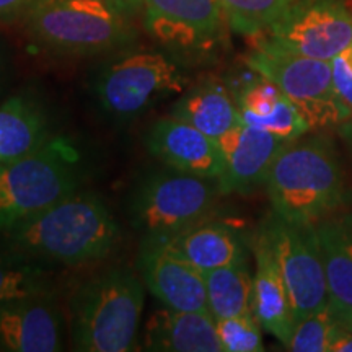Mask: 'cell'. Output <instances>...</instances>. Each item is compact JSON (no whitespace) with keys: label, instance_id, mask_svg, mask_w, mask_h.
Instances as JSON below:
<instances>
[{"label":"cell","instance_id":"23","mask_svg":"<svg viewBox=\"0 0 352 352\" xmlns=\"http://www.w3.org/2000/svg\"><path fill=\"white\" fill-rule=\"evenodd\" d=\"M208 308L214 320L252 314L253 277L245 263L204 272Z\"/></svg>","mask_w":352,"mask_h":352},{"label":"cell","instance_id":"5","mask_svg":"<svg viewBox=\"0 0 352 352\" xmlns=\"http://www.w3.org/2000/svg\"><path fill=\"white\" fill-rule=\"evenodd\" d=\"M222 195L219 179L173 168L152 171L135 184L129 199L132 227L144 240L168 241L199 226Z\"/></svg>","mask_w":352,"mask_h":352},{"label":"cell","instance_id":"8","mask_svg":"<svg viewBox=\"0 0 352 352\" xmlns=\"http://www.w3.org/2000/svg\"><path fill=\"white\" fill-rule=\"evenodd\" d=\"M90 88L101 111L114 120L127 121L158 101L183 94L186 78L165 54L134 51L100 65Z\"/></svg>","mask_w":352,"mask_h":352},{"label":"cell","instance_id":"13","mask_svg":"<svg viewBox=\"0 0 352 352\" xmlns=\"http://www.w3.org/2000/svg\"><path fill=\"white\" fill-rule=\"evenodd\" d=\"M147 151L168 168L215 178L223 171V153L215 139L173 116L153 121L145 134Z\"/></svg>","mask_w":352,"mask_h":352},{"label":"cell","instance_id":"2","mask_svg":"<svg viewBox=\"0 0 352 352\" xmlns=\"http://www.w3.org/2000/svg\"><path fill=\"white\" fill-rule=\"evenodd\" d=\"M302 138L280 148L264 184L274 214L290 222L315 226L340 212L349 192L331 140L323 132Z\"/></svg>","mask_w":352,"mask_h":352},{"label":"cell","instance_id":"10","mask_svg":"<svg viewBox=\"0 0 352 352\" xmlns=\"http://www.w3.org/2000/svg\"><path fill=\"white\" fill-rule=\"evenodd\" d=\"M266 32L284 50L331 60L352 44V12L341 0H296Z\"/></svg>","mask_w":352,"mask_h":352},{"label":"cell","instance_id":"24","mask_svg":"<svg viewBox=\"0 0 352 352\" xmlns=\"http://www.w3.org/2000/svg\"><path fill=\"white\" fill-rule=\"evenodd\" d=\"M54 296V276L43 264L0 254V307L30 297Z\"/></svg>","mask_w":352,"mask_h":352},{"label":"cell","instance_id":"30","mask_svg":"<svg viewBox=\"0 0 352 352\" xmlns=\"http://www.w3.org/2000/svg\"><path fill=\"white\" fill-rule=\"evenodd\" d=\"M329 352H352V328H346L340 323L329 346Z\"/></svg>","mask_w":352,"mask_h":352},{"label":"cell","instance_id":"22","mask_svg":"<svg viewBox=\"0 0 352 352\" xmlns=\"http://www.w3.org/2000/svg\"><path fill=\"white\" fill-rule=\"evenodd\" d=\"M168 241L202 272L246 261L239 235L223 223L204 220Z\"/></svg>","mask_w":352,"mask_h":352},{"label":"cell","instance_id":"28","mask_svg":"<svg viewBox=\"0 0 352 352\" xmlns=\"http://www.w3.org/2000/svg\"><path fill=\"white\" fill-rule=\"evenodd\" d=\"M334 90L352 118V44L331 59Z\"/></svg>","mask_w":352,"mask_h":352},{"label":"cell","instance_id":"11","mask_svg":"<svg viewBox=\"0 0 352 352\" xmlns=\"http://www.w3.org/2000/svg\"><path fill=\"white\" fill-rule=\"evenodd\" d=\"M138 267L145 289L162 305L182 311H209L204 272L170 241L144 240Z\"/></svg>","mask_w":352,"mask_h":352},{"label":"cell","instance_id":"19","mask_svg":"<svg viewBox=\"0 0 352 352\" xmlns=\"http://www.w3.org/2000/svg\"><path fill=\"white\" fill-rule=\"evenodd\" d=\"M254 258L256 274L253 276L252 311L261 328L285 346L297 321L274 254L261 233L254 241Z\"/></svg>","mask_w":352,"mask_h":352},{"label":"cell","instance_id":"15","mask_svg":"<svg viewBox=\"0 0 352 352\" xmlns=\"http://www.w3.org/2000/svg\"><path fill=\"white\" fill-rule=\"evenodd\" d=\"M64 349V318L54 296L30 297L0 307V351Z\"/></svg>","mask_w":352,"mask_h":352},{"label":"cell","instance_id":"29","mask_svg":"<svg viewBox=\"0 0 352 352\" xmlns=\"http://www.w3.org/2000/svg\"><path fill=\"white\" fill-rule=\"evenodd\" d=\"M34 0H0V21L23 16Z\"/></svg>","mask_w":352,"mask_h":352},{"label":"cell","instance_id":"26","mask_svg":"<svg viewBox=\"0 0 352 352\" xmlns=\"http://www.w3.org/2000/svg\"><path fill=\"white\" fill-rule=\"evenodd\" d=\"M338 327L340 321L327 305L297 321L285 347L294 352H329Z\"/></svg>","mask_w":352,"mask_h":352},{"label":"cell","instance_id":"6","mask_svg":"<svg viewBox=\"0 0 352 352\" xmlns=\"http://www.w3.org/2000/svg\"><path fill=\"white\" fill-rule=\"evenodd\" d=\"M82 179L80 158L60 140L0 165V233L80 189Z\"/></svg>","mask_w":352,"mask_h":352},{"label":"cell","instance_id":"32","mask_svg":"<svg viewBox=\"0 0 352 352\" xmlns=\"http://www.w3.org/2000/svg\"><path fill=\"white\" fill-rule=\"evenodd\" d=\"M340 132H341L342 139L346 140V144L349 145V151L352 152V118H349V120L342 122V124L340 126Z\"/></svg>","mask_w":352,"mask_h":352},{"label":"cell","instance_id":"17","mask_svg":"<svg viewBox=\"0 0 352 352\" xmlns=\"http://www.w3.org/2000/svg\"><path fill=\"white\" fill-rule=\"evenodd\" d=\"M142 344V349L153 352H223L210 311H182L166 307L151 315Z\"/></svg>","mask_w":352,"mask_h":352},{"label":"cell","instance_id":"7","mask_svg":"<svg viewBox=\"0 0 352 352\" xmlns=\"http://www.w3.org/2000/svg\"><path fill=\"white\" fill-rule=\"evenodd\" d=\"M245 63L283 90L310 132L334 129L351 118L334 90L331 60L297 54L264 38Z\"/></svg>","mask_w":352,"mask_h":352},{"label":"cell","instance_id":"3","mask_svg":"<svg viewBox=\"0 0 352 352\" xmlns=\"http://www.w3.org/2000/svg\"><path fill=\"white\" fill-rule=\"evenodd\" d=\"M144 302L142 277L127 267L88 277L70 297L72 347L82 352L138 351Z\"/></svg>","mask_w":352,"mask_h":352},{"label":"cell","instance_id":"9","mask_svg":"<svg viewBox=\"0 0 352 352\" xmlns=\"http://www.w3.org/2000/svg\"><path fill=\"white\" fill-rule=\"evenodd\" d=\"M259 233L274 254L296 321L329 305L327 274L315 227L290 222L274 214Z\"/></svg>","mask_w":352,"mask_h":352},{"label":"cell","instance_id":"12","mask_svg":"<svg viewBox=\"0 0 352 352\" xmlns=\"http://www.w3.org/2000/svg\"><path fill=\"white\" fill-rule=\"evenodd\" d=\"M142 12L148 34L179 50L209 46L227 23L220 0H142Z\"/></svg>","mask_w":352,"mask_h":352},{"label":"cell","instance_id":"16","mask_svg":"<svg viewBox=\"0 0 352 352\" xmlns=\"http://www.w3.org/2000/svg\"><path fill=\"white\" fill-rule=\"evenodd\" d=\"M329 307L342 327L352 328V214H333L315 223Z\"/></svg>","mask_w":352,"mask_h":352},{"label":"cell","instance_id":"4","mask_svg":"<svg viewBox=\"0 0 352 352\" xmlns=\"http://www.w3.org/2000/svg\"><path fill=\"white\" fill-rule=\"evenodd\" d=\"M23 20L33 43L64 56L121 51L138 34L131 16L103 0H34Z\"/></svg>","mask_w":352,"mask_h":352},{"label":"cell","instance_id":"21","mask_svg":"<svg viewBox=\"0 0 352 352\" xmlns=\"http://www.w3.org/2000/svg\"><path fill=\"white\" fill-rule=\"evenodd\" d=\"M170 116L195 126L219 140L241 122L239 108L223 83L206 80L179 94L171 104Z\"/></svg>","mask_w":352,"mask_h":352},{"label":"cell","instance_id":"33","mask_svg":"<svg viewBox=\"0 0 352 352\" xmlns=\"http://www.w3.org/2000/svg\"><path fill=\"white\" fill-rule=\"evenodd\" d=\"M3 72H6V54H3L2 47H0V80H2Z\"/></svg>","mask_w":352,"mask_h":352},{"label":"cell","instance_id":"18","mask_svg":"<svg viewBox=\"0 0 352 352\" xmlns=\"http://www.w3.org/2000/svg\"><path fill=\"white\" fill-rule=\"evenodd\" d=\"M233 100L239 108L241 122L271 132L285 142L310 132L283 90L256 72L252 80L243 83L233 94Z\"/></svg>","mask_w":352,"mask_h":352},{"label":"cell","instance_id":"25","mask_svg":"<svg viewBox=\"0 0 352 352\" xmlns=\"http://www.w3.org/2000/svg\"><path fill=\"white\" fill-rule=\"evenodd\" d=\"M296 0H220L227 25L235 33L254 36L276 23Z\"/></svg>","mask_w":352,"mask_h":352},{"label":"cell","instance_id":"27","mask_svg":"<svg viewBox=\"0 0 352 352\" xmlns=\"http://www.w3.org/2000/svg\"><path fill=\"white\" fill-rule=\"evenodd\" d=\"M223 352H259L264 351L261 324L252 314L232 316L215 321Z\"/></svg>","mask_w":352,"mask_h":352},{"label":"cell","instance_id":"1","mask_svg":"<svg viewBox=\"0 0 352 352\" xmlns=\"http://www.w3.org/2000/svg\"><path fill=\"white\" fill-rule=\"evenodd\" d=\"M120 233L107 202L95 192L77 189L0 233V250L43 266H76L107 258Z\"/></svg>","mask_w":352,"mask_h":352},{"label":"cell","instance_id":"14","mask_svg":"<svg viewBox=\"0 0 352 352\" xmlns=\"http://www.w3.org/2000/svg\"><path fill=\"white\" fill-rule=\"evenodd\" d=\"M223 153V171L219 176L222 195L250 192L266 182L267 171L285 140L271 132L240 122L219 140Z\"/></svg>","mask_w":352,"mask_h":352},{"label":"cell","instance_id":"31","mask_svg":"<svg viewBox=\"0 0 352 352\" xmlns=\"http://www.w3.org/2000/svg\"><path fill=\"white\" fill-rule=\"evenodd\" d=\"M118 10H121L126 15H135L139 10H142V0H103Z\"/></svg>","mask_w":352,"mask_h":352},{"label":"cell","instance_id":"20","mask_svg":"<svg viewBox=\"0 0 352 352\" xmlns=\"http://www.w3.org/2000/svg\"><path fill=\"white\" fill-rule=\"evenodd\" d=\"M50 140L47 116L38 100L19 94L0 104V165L30 155Z\"/></svg>","mask_w":352,"mask_h":352}]
</instances>
